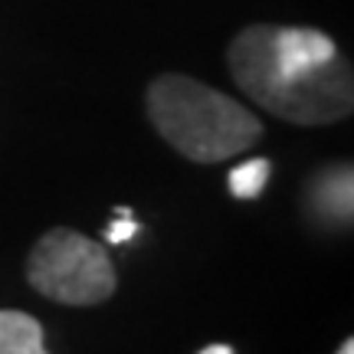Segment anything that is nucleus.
Listing matches in <instances>:
<instances>
[{"label":"nucleus","mask_w":354,"mask_h":354,"mask_svg":"<svg viewBox=\"0 0 354 354\" xmlns=\"http://www.w3.org/2000/svg\"><path fill=\"white\" fill-rule=\"evenodd\" d=\"M338 354H354V342H351V338L342 344V351H338Z\"/></svg>","instance_id":"9"},{"label":"nucleus","mask_w":354,"mask_h":354,"mask_svg":"<svg viewBox=\"0 0 354 354\" xmlns=\"http://www.w3.org/2000/svg\"><path fill=\"white\" fill-rule=\"evenodd\" d=\"M227 63L256 105L292 125H331L354 109L351 63L322 30L253 24L233 37Z\"/></svg>","instance_id":"1"},{"label":"nucleus","mask_w":354,"mask_h":354,"mask_svg":"<svg viewBox=\"0 0 354 354\" xmlns=\"http://www.w3.org/2000/svg\"><path fill=\"white\" fill-rule=\"evenodd\" d=\"M354 180H351V165H338L328 167L312 180L308 187V203L315 216L322 220H331V223H351L354 214Z\"/></svg>","instance_id":"4"},{"label":"nucleus","mask_w":354,"mask_h":354,"mask_svg":"<svg viewBox=\"0 0 354 354\" xmlns=\"http://www.w3.org/2000/svg\"><path fill=\"white\" fill-rule=\"evenodd\" d=\"M26 282L59 305H99L115 295V266L105 246L69 227L46 230L30 250Z\"/></svg>","instance_id":"3"},{"label":"nucleus","mask_w":354,"mask_h":354,"mask_svg":"<svg viewBox=\"0 0 354 354\" xmlns=\"http://www.w3.org/2000/svg\"><path fill=\"white\" fill-rule=\"evenodd\" d=\"M135 220H131V214H128V210H118V220H115L112 227H109V233H105V236H109V243H125V240H131V236H135Z\"/></svg>","instance_id":"7"},{"label":"nucleus","mask_w":354,"mask_h":354,"mask_svg":"<svg viewBox=\"0 0 354 354\" xmlns=\"http://www.w3.org/2000/svg\"><path fill=\"white\" fill-rule=\"evenodd\" d=\"M269 161L266 158H250V161H243L240 167H233L230 171V194L233 197H240V201H253L266 190L269 184Z\"/></svg>","instance_id":"6"},{"label":"nucleus","mask_w":354,"mask_h":354,"mask_svg":"<svg viewBox=\"0 0 354 354\" xmlns=\"http://www.w3.org/2000/svg\"><path fill=\"white\" fill-rule=\"evenodd\" d=\"M0 354H50L43 348V325L26 312H0Z\"/></svg>","instance_id":"5"},{"label":"nucleus","mask_w":354,"mask_h":354,"mask_svg":"<svg viewBox=\"0 0 354 354\" xmlns=\"http://www.w3.org/2000/svg\"><path fill=\"white\" fill-rule=\"evenodd\" d=\"M148 118L174 151L197 165L227 161L263 138V122L250 109L180 73L148 86Z\"/></svg>","instance_id":"2"},{"label":"nucleus","mask_w":354,"mask_h":354,"mask_svg":"<svg viewBox=\"0 0 354 354\" xmlns=\"http://www.w3.org/2000/svg\"><path fill=\"white\" fill-rule=\"evenodd\" d=\"M201 354H233V348H230V344H210V348H203Z\"/></svg>","instance_id":"8"}]
</instances>
